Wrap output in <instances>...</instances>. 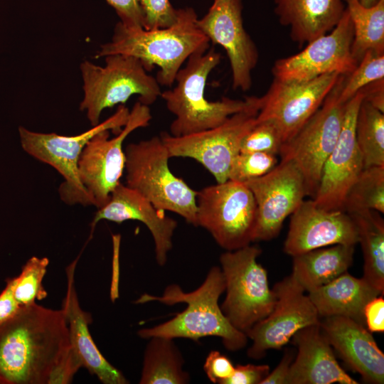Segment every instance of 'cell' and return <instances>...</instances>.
<instances>
[{"label": "cell", "instance_id": "1", "mask_svg": "<svg viewBox=\"0 0 384 384\" xmlns=\"http://www.w3.org/2000/svg\"><path fill=\"white\" fill-rule=\"evenodd\" d=\"M70 349L63 309L22 307L0 323V384H49Z\"/></svg>", "mask_w": 384, "mask_h": 384}, {"label": "cell", "instance_id": "2", "mask_svg": "<svg viewBox=\"0 0 384 384\" xmlns=\"http://www.w3.org/2000/svg\"><path fill=\"white\" fill-rule=\"evenodd\" d=\"M225 280L221 269L213 267L203 284L191 292H185L178 284L166 287L161 296L142 294L136 302L143 304L159 302L167 305L186 303V308L173 319L153 326L139 329V336L150 338L162 336L170 338H185L198 341L206 336H218L225 348L236 351L245 347L246 334L236 329L222 312L218 304L220 296L225 292Z\"/></svg>", "mask_w": 384, "mask_h": 384}, {"label": "cell", "instance_id": "3", "mask_svg": "<svg viewBox=\"0 0 384 384\" xmlns=\"http://www.w3.org/2000/svg\"><path fill=\"white\" fill-rule=\"evenodd\" d=\"M193 8L178 9L176 21L171 26L152 30H133L118 22L110 41L100 46L95 58L122 54L138 58L146 70L159 67V85L171 86L181 65L193 53L208 50L210 41L200 29Z\"/></svg>", "mask_w": 384, "mask_h": 384}, {"label": "cell", "instance_id": "4", "mask_svg": "<svg viewBox=\"0 0 384 384\" xmlns=\"http://www.w3.org/2000/svg\"><path fill=\"white\" fill-rule=\"evenodd\" d=\"M220 59V54L214 49L193 53L186 65L178 71L176 86L161 92L168 110L176 117L170 125L171 135L183 137L214 128L250 105L252 96L245 100L223 97L217 101L205 97L207 79Z\"/></svg>", "mask_w": 384, "mask_h": 384}, {"label": "cell", "instance_id": "5", "mask_svg": "<svg viewBox=\"0 0 384 384\" xmlns=\"http://www.w3.org/2000/svg\"><path fill=\"white\" fill-rule=\"evenodd\" d=\"M124 154L126 186L157 210L177 213L197 227V191L171 171L169 154L160 137L131 143Z\"/></svg>", "mask_w": 384, "mask_h": 384}, {"label": "cell", "instance_id": "6", "mask_svg": "<svg viewBox=\"0 0 384 384\" xmlns=\"http://www.w3.org/2000/svg\"><path fill=\"white\" fill-rule=\"evenodd\" d=\"M105 58L104 66L88 60L80 66L84 93L80 109L92 126L100 123L105 109L124 105L132 95H139L138 101L149 106L161 94L156 78L148 74L138 58L122 54Z\"/></svg>", "mask_w": 384, "mask_h": 384}, {"label": "cell", "instance_id": "7", "mask_svg": "<svg viewBox=\"0 0 384 384\" xmlns=\"http://www.w3.org/2000/svg\"><path fill=\"white\" fill-rule=\"evenodd\" d=\"M261 252L249 245L220 257L226 292L220 309L230 323L245 334L271 312L276 301L267 271L257 260Z\"/></svg>", "mask_w": 384, "mask_h": 384}, {"label": "cell", "instance_id": "8", "mask_svg": "<svg viewBox=\"0 0 384 384\" xmlns=\"http://www.w3.org/2000/svg\"><path fill=\"white\" fill-rule=\"evenodd\" d=\"M129 109L119 105L117 111L106 120L80 134L63 136L56 133H41L18 127L23 149L35 159L50 165L63 177L59 187L60 198L67 204L92 205L78 176V160L81 152L97 133L112 130L117 134L126 124Z\"/></svg>", "mask_w": 384, "mask_h": 384}, {"label": "cell", "instance_id": "9", "mask_svg": "<svg viewBox=\"0 0 384 384\" xmlns=\"http://www.w3.org/2000/svg\"><path fill=\"white\" fill-rule=\"evenodd\" d=\"M196 207L198 226L207 230L227 251L254 241L257 207L244 183L228 179L202 188L197 191Z\"/></svg>", "mask_w": 384, "mask_h": 384}, {"label": "cell", "instance_id": "10", "mask_svg": "<svg viewBox=\"0 0 384 384\" xmlns=\"http://www.w3.org/2000/svg\"><path fill=\"white\" fill-rule=\"evenodd\" d=\"M346 75H341L321 107L279 151L281 160L292 161L301 171L307 196L314 197L324 163L337 142L346 103L339 93Z\"/></svg>", "mask_w": 384, "mask_h": 384}, {"label": "cell", "instance_id": "11", "mask_svg": "<svg viewBox=\"0 0 384 384\" xmlns=\"http://www.w3.org/2000/svg\"><path fill=\"white\" fill-rule=\"evenodd\" d=\"M259 110L260 97L252 96L247 108L214 128L183 137L163 132L159 137L170 158H192L210 171L217 183H223L228 180L231 163L240 152L242 139L255 124Z\"/></svg>", "mask_w": 384, "mask_h": 384}, {"label": "cell", "instance_id": "12", "mask_svg": "<svg viewBox=\"0 0 384 384\" xmlns=\"http://www.w3.org/2000/svg\"><path fill=\"white\" fill-rule=\"evenodd\" d=\"M151 118L149 107L137 101L126 124L114 137L109 138L110 130L102 131L83 148L78 160V176L92 204L97 208L108 202L120 183L125 169L124 139L135 129L148 126Z\"/></svg>", "mask_w": 384, "mask_h": 384}, {"label": "cell", "instance_id": "13", "mask_svg": "<svg viewBox=\"0 0 384 384\" xmlns=\"http://www.w3.org/2000/svg\"><path fill=\"white\" fill-rule=\"evenodd\" d=\"M353 39V25L345 9L330 33L311 41L299 53L277 60L272 68L274 78L303 82L333 73L347 75L358 65L351 53Z\"/></svg>", "mask_w": 384, "mask_h": 384}, {"label": "cell", "instance_id": "14", "mask_svg": "<svg viewBox=\"0 0 384 384\" xmlns=\"http://www.w3.org/2000/svg\"><path fill=\"white\" fill-rule=\"evenodd\" d=\"M272 290L276 296L272 310L245 334L252 341L247 351L252 359L262 358L269 350L282 348L297 331L320 322L309 296L292 275L276 283Z\"/></svg>", "mask_w": 384, "mask_h": 384}, {"label": "cell", "instance_id": "15", "mask_svg": "<svg viewBox=\"0 0 384 384\" xmlns=\"http://www.w3.org/2000/svg\"><path fill=\"white\" fill-rule=\"evenodd\" d=\"M341 75H321L303 82L273 79L260 97L256 121H270L279 129L284 143L289 140L321 107Z\"/></svg>", "mask_w": 384, "mask_h": 384}, {"label": "cell", "instance_id": "16", "mask_svg": "<svg viewBox=\"0 0 384 384\" xmlns=\"http://www.w3.org/2000/svg\"><path fill=\"white\" fill-rule=\"evenodd\" d=\"M257 207L254 241L270 240L307 196L304 177L292 161L281 160L265 175L244 183Z\"/></svg>", "mask_w": 384, "mask_h": 384}, {"label": "cell", "instance_id": "17", "mask_svg": "<svg viewBox=\"0 0 384 384\" xmlns=\"http://www.w3.org/2000/svg\"><path fill=\"white\" fill-rule=\"evenodd\" d=\"M242 0H214L207 14L197 21L210 42L222 46L228 57L234 90L247 91L259 54L243 26Z\"/></svg>", "mask_w": 384, "mask_h": 384}, {"label": "cell", "instance_id": "18", "mask_svg": "<svg viewBox=\"0 0 384 384\" xmlns=\"http://www.w3.org/2000/svg\"><path fill=\"white\" fill-rule=\"evenodd\" d=\"M363 95L359 90L345 105L342 127L326 160L316 193V205L324 210H343L346 196L363 169L356 139V120Z\"/></svg>", "mask_w": 384, "mask_h": 384}, {"label": "cell", "instance_id": "19", "mask_svg": "<svg viewBox=\"0 0 384 384\" xmlns=\"http://www.w3.org/2000/svg\"><path fill=\"white\" fill-rule=\"evenodd\" d=\"M358 232L346 211L324 210L313 199L304 200L291 215L284 251L294 256L337 244L356 245Z\"/></svg>", "mask_w": 384, "mask_h": 384}, {"label": "cell", "instance_id": "20", "mask_svg": "<svg viewBox=\"0 0 384 384\" xmlns=\"http://www.w3.org/2000/svg\"><path fill=\"white\" fill-rule=\"evenodd\" d=\"M320 327L330 345L368 383H384V354L370 331L355 320L340 316L322 317Z\"/></svg>", "mask_w": 384, "mask_h": 384}, {"label": "cell", "instance_id": "21", "mask_svg": "<svg viewBox=\"0 0 384 384\" xmlns=\"http://www.w3.org/2000/svg\"><path fill=\"white\" fill-rule=\"evenodd\" d=\"M102 220L122 223L133 220L143 223L151 232L155 245L157 263L166 264L168 252L172 249V237L177 222L157 210L149 201L131 188L119 183L110 195L108 202L95 215L93 230Z\"/></svg>", "mask_w": 384, "mask_h": 384}, {"label": "cell", "instance_id": "22", "mask_svg": "<svg viewBox=\"0 0 384 384\" xmlns=\"http://www.w3.org/2000/svg\"><path fill=\"white\" fill-rule=\"evenodd\" d=\"M319 323L301 329L292 336L297 354L287 384H358L338 364Z\"/></svg>", "mask_w": 384, "mask_h": 384}, {"label": "cell", "instance_id": "23", "mask_svg": "<svg viewBox=\"0 0 384 384\" xmlns=\"http://www.w3.org/2000/svg\"><path fill=\"white\" fill-rule=\"evenodd\" d=\"M77 261L75 260L66 268L68 288L62 308L68 322L71 346L82 366L96 375L102 383H128L122 372L102 355L90 334L88 325L91 317L81 309L75 287L74 274Z\"/></svg>", "mask_w": 384, "mask_h": 384}, {"label": "cell", "instance_id": "24", "mask_svg": "<svg viewBox=\"0 0 384 384\" xmlns=\"http://www.w3.org/2000/svg\"><path fill=\"white\" fill-rule=\"evenodd\" d=\"M279 22L289 29L291 39L302 47L330 32L340 21L344 0H274Z\"/></svg>", "mask_w": 384, "mask_h": 384}, {"label": "cell", "instance_id": "25", "mask_svg": "<svg viewBox=\"0 0 384 384\" xmlns=\"http://www.w3.org/2000/svg\"><path fill=\"white\" fill-rule=\"evenodd\" d=\"M381 295L366 279L348 272L308 292L320 318L340 316L365 324L363 311L373 298Z\"/></svg>", "mask_w": 384, "mask_h": 384}, {"label": "cell", "instance_id": "26", "mask_svg": "<svg viewBox=\"0 0 384 384\" xmlns=\"http://www.w3.org/2000/svg\"><path fill=\"white\" fill-rule=\"evenodd\" d=\"M354 247L337 244L294 255L291 275L309 292L347 272L353 263Z\"/></svg>", "mask_w": 384, "mask_h": 384}, {"label": "cell", "instance_id": "27", "mask_svg": "<svg viewBox=\"0 0 384 384\" xmlns=\"http://www.w3.org/2000/svg\"><path fill=\"white\" fill-rule=\"evenodd\" d=\"M358 232L363 256V277L381 295L384 292V220L381 213L363 210L348 213Z\"/></svg>", "mask_w": 384, "mask_h": 384}, {"label": "cell", "instance_id": "28", "mask_svg": "<svg viewBox=\"0 0 384 384\" xmlns=\"http://www.w3.org/2000/svg\"><path fill=\"white\" fill-rule=\"evenodd\" d=\"M184 360L173 338H150L144 356L141 384H186L190 375L183 368Z\"/></svg>", "mask_w": 384, "mask_h": 384}, {"label": "cell", "instance_id": "29", "mask_svg": "<svg viewBox=\"0 0 384 384\" xmlns=\"http://www.w3.org/2000/svg\"><path fill=\"white\" fill-rule=\"evenodd\" d=\"M353 29L351 53L359 63L369 50L384 53V0L365 7L359 0H344Z\"/></svg>", "mask_w": 384, "mask_h": 384}, {"label": "cell", "instance_id": "30", "mask_svg": "<svg viewBox=\"0 0 384 384\" xmlns=\"http://www.w3.org/2000/svg\"><path fill=\"white\" fill-rule=\"evenodd\" d=\"M355 132L363 168L384 166V112L363 100L356 117Z\"/></svg>", "mask_w": 384, "mask_h": 384}, {"label": "cell", "instance_id": "31", "mask_svg": "<svg viewBox=\"0 0 384 384\" xmlns=\"http://www.w3.org/2000/svg\"><path fill=\"white\" fill-rule=\"evenodd\" d=\"M363 210L384 213V166L363 168L346 196L343 211Z\"/></svg>", "mask_w": 384, "mask_h": 384}, {"label": "cell", "instance_id": "32", "mask_svg": "<svg viewBox=\"0 0 384 384\" xmlns=\"http://www.w3.org/2000/svg\"><path fill=\"white\" fill-rule=\"evenodd\" d=\"M48 264L47 257H32L23 266L21 273L12 278L13 294L21 307L47 297L42 282Z\"/></svg>", "mask_w": 384, "mask_h": 384}, {"label": "cell", "instance_id": "33", "mask_svg": "<svg viewBox=\"0 0 384 384\" xmlns=\"http://www.w3.org/2000/svg\"><path fill=\"white\" fill-rule=\"evenodd\" d=\"M382 78H384V53L366 51L356 68L345 76L339 93L340 101L346 103L363 87Z\"/></svg>", "mask_w": 384, "mask_h": 384}, {"label": "cell", "instance_id": "34", "mask_svg": "<svg viewBox=\"0 0 384 384\" xmlns=\"http://www.w3.org/2000/svg\"><path fill=\"white\" fill-rule=\"evenodd\" d=\"M277 155L265 152H239L231 163L228 179L245 183L261 177L277 164Z\"/></svg>", "mask_w": 384, "mask_h": 384}, {"label": "cell", "instance_id": "35", "mask_svg": "<svg viewBox=\"0 0 384 384\" xmlns=\"http://www.w3.org/2000/svg\"><path fill=\"white\" fill-rule=\"evenodd\" d=\"M284 141L277 127L270 121H255L242 139L240 152L278 154Z\"/></svg>", "mask_w": 384, "mask_h": 384}, {"label": "cell", "instance_id": "36", "mask_svg": "<svg viewBox=\"0 0 384 384\" xmlns=\"http://www.w3.org/2000/svg\"><path fill=\"white\" fill-rule=\"evenodd\" d=\"M141 10L143 28L152 30L173 25L177 20L178 9L169 0H137Z\"/></svg>", "mask_w": 384, "mask_h": 384}, {"label": "cell", "instance_id": "37", "mask_svg": "<svg viewBox=\"0 0 384 384\" xmlns=\"http://www.w3.org/2000/svg\"><path fill=\"white\" fill-rule=\"evenodd\" d=\"M234 369L229 358L215 350L210 351L203 365L208 378L213 383L225 384Z\"/></svg>", "mask_w": 384, "mask_h": 384}, {"label": "cell", "instance_id": "38", "mask_svg": "<svg viewBox=\"0 0 384 384\" xmlns=\"http://www.w3.org/2000/svg\"><path fill=\"white\" fill-rule=\"evenodd\" d=\"M116 11L120 23L126 28H143V20L137 0H105Z\"/></svg>", "mask_w": 384, "mask_h": 384}, {"label": "cell", "instance_id": "39", "mask_svg": "<svg viewBox=\"0 0 384 384\" xmlns=\"http://www.w3.org/2000/svg\"><path fill=\"white\" fill-rule=\"evenodd\" d=\"M270 370L268 365L238 364L225 384H261Z\"/></svg>", "mask_w": 384, "mask_h": 384}, {"label": "cell", "instance_id": "40", "mask_svg": "<svg viewBox=\"0 0 384 384\" xmlns=\"http://www.w3.org/2000/svg\"><path fill=\"white\" fill-rule=\"evenodd\" d=\"M365 324L370 332L384 331V299L379 295L367 303L363 311Z\"/></svg>", "mask_w": 384, "mask_h": 384}, {"label": "cell", "instance_id": "41", "mask_svg": "<svg viewBox=\"0 0 384 384\" xmlns=\"http://www.w3.org/2000/svg\"><path fill=\"white\" fill-rule=\"evenodd\" d=\"M6 282V286L0 293V323L14 316L22 308L14 297L12 278H8Z\"/></svg>", "mask_w": 384, "mask_h": 384}, {"label": "cell", "instance_id": "42", "mask_svg": "<svg viewBox=\"0 0 384 384\" xmlns=\"http://www.w3.org/2000/svg\"><path fill=\"white\" fill-rule=\"evenodd\" d=\"M293 360L294 353L292 350H289L285 353L277 367L269 373L261 384H287V378Z\"/></svg>", "mask_w": 384, "mask_h": 384}, {"label": "cell", "instance_id": "43", "mask_svg": "<svg viewBox=\"0 0 384 384\" xmlns=\"http://www.w3.org/2000/svg\"><path fill=\"white\" fill-rule=\"evenodd\" d=\"M360 91L363 100L384 112V78L369 83Z\"/></svg>", "mask_w": 384, "mask_h": 384}, {"label": "cell", "instance_id": "44", "mask_svg": "<svg viewBox=\"0 0 384 384\" xmlns=\"http://www.w3.org/2000/svg\"><path fill=\"white\" fill-rule=\"evenodd\" d=\"M361 4L365 7H370L378 3L379 0H359Z\"/></svg>", "mask_w": 384, "mask_h": 384}]
</instances>
